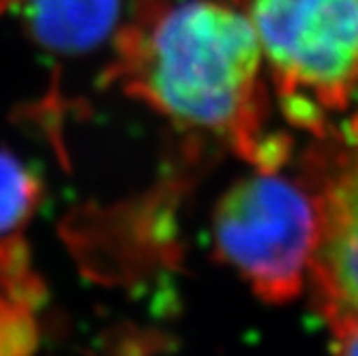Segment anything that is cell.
<instances>
[{"instance_id": "ba28073f", "label": "cell", "mask_w": 358, "mask_h": 356, "mask_svg": "<svg viewBox=\"0 0 358 356\" xmlns=\"http://www.w3.org/2000/svg\"><path fill=\"white\" fill-rule=\"evenodd\" d=\"M350 134H352V138H354V142H356V146H358V116L352 120V129H350Z\"/></svg>"}, {"instance_id": "277c9868", "label": "cell", "mask_w": 358, "mask_h": 356, "mask_svg": "<svg viewBox=\"0 0 358 356\" xmlns=\"http://www.w3.org/2000/svg\"><path fill=\"white\" fill-rule=\"evenodd\" d=\"M320 238L309 277L327 320L358 313V164L329 176L317 193Z\"/></svg>"}, {"instance_id": "7a4b0ae2", "label": "cell", "mask_w": 358, "mask_h": 356, "mask_svg": "<svg viewBox=\"0 0 358 356\" xmlns=\"http://www.w3.org/2000/svg\"><path fill=\"white\" fill-rule=\"evenodd\" d=\"M317 238V196L271 172L232 185L213 215L217 257L266 303L301 294Z\"/></svg>"}, {"instance_id": "5b68a950", "label": "cell", "mask_w": 358, "mask_h": 356, "mask_svg": "<svg viewBox=\"0 0 358 356\" xmlns=\"http://www.w3.org/2000/svg\"><path fill=\"white\" fill-rule=\"evenodd\" d=\"M32 39L56 54L99 48L118 24L120 0H22Z\"/></svg>"}, {"instance_id": "8992f818", "label": "cell", "mask_w": 358, "mask_h": 356, "mask_svg": "<svg viewBox=\"0 0 358 356\" xmlns=\"http://www.w3.org/2000/svg\"><path fill=\"white\" fill-rule=\"evenodd\" d=\"M39 180L9 150L0 148V236L15 232L35 213Z\"/></svg>"}, {"instance_id": "52a82bcc", "label": "cell", "mask_w": 358, "mask_h": 356, "mask_svg": "<svg viewBox=\"0 0 358 356\" xmlns=\"http://www.w3.org/2000/svg\"><path fill=\"white\" fill-rule=\"evenodd\" d=\"M333 331V356H358V313L329 320Z\"/></svg>"}, {"instance_id": "6da1fadb", "label": "cell", "mask_w": 358, "mask_h": 356, "mask_svg": "<svg viewBox=\"0 0 358 356\" xmlns=\"http://www.w3.org/2000/svg\"><path fill=\"white\" fill-rule=\"evenodd\" d=\"M118 78L157 112L225 138L251 161L262 138L255 28L227 0H144L118 43Z\"/></svg>"}, {"instance_id": "3957f363", "label": "cell", "mask_w": 358, "mask_h": 356, "mask_svg": "<svg viewBox=\"0 0 358 356\" xmlns=\"http://www.w3.org/2000/svg\"><path fill=\"white\" fill-rule=\"evenodd\" d=\"M281 97L343 110L358 84V0H251Z\"/></svg>"}]
</instances>
